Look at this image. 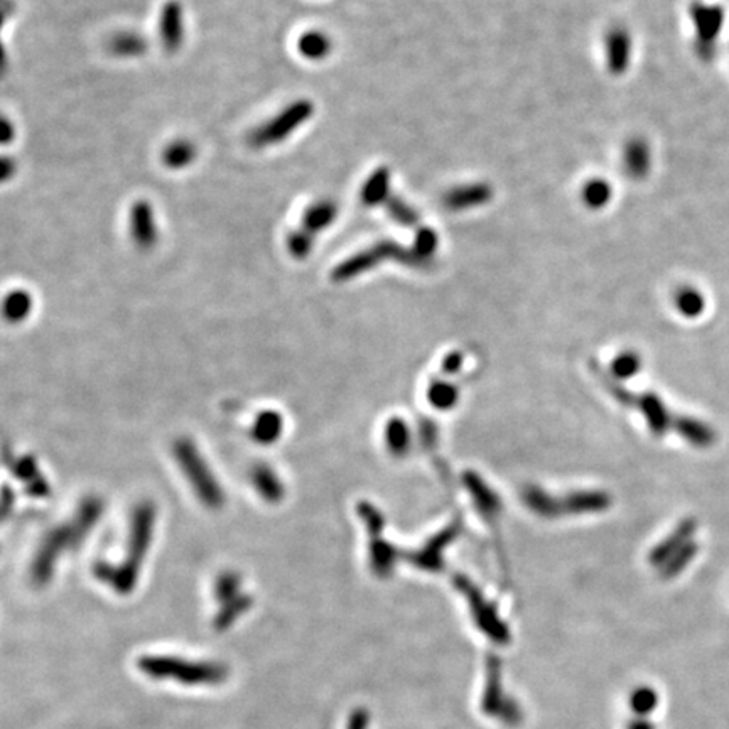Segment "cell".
Wrapping results in <instances>:
<instances>
[{"label":"cell","instance_id":"30bf717a","mask_svg":"<svg viewBox=\"0 0 729 729\" xmlns=\"http://www.w3.org/2000/svg\"><path fill=\"white\" fill-rule=\"evenodd\" d=\"M360 515L364 517L368 525V535H370V561L372 569L376 576H388L394 571V565L397 561L396 549L384 539V520L382 515L376 512L370 503H362L358 507Z\"/></svg>","mask_w":729,"mask_h":729},{"label":"cell","instance_id":"b9f144b4","mask_svg":"<svg viewBox=\"0 0 729 729\" xmlns=\"http://www.w3.org/2000/svg\"><path fill=\"white\" fill-rule=\"evenodd\" d=\"M7 17H9V16H7L5 12L0 11V29L4 27V24H5V21H7Z\"/></svg>","mask_w":729,"mask_h":729},{"label":"cell","instance_id":"83f0119b","mask_svg":"<svg viewBox=\"0 0 729 729\" xmlns=\"http://www.w3.org/2000/svg\"><path fill=\"white\" fill-rule=\"evenodd\" d=\"M629 706L631 713L639 718H649L653 711L659 707V694L650 685H640L631 691L629 697Z\"/></svg>","mask_w":729,"mask_h":729},{"label":"cell","instance_id":"6da1fadb","mask_svg":"<svg viewBox=\"0 0 729 729\" xmlns=\"http://www.w3.org/2000/svg\"><path fill=\"white\" fill-rule=\"evenodd\" d=\"M139 672L155 682L183 687H220L230 679V667L220 660L188 659L171 653H145L137 659Z\"/></svg>","mask_w":729,"mask_h":729},{"label":"cell","instance_id":"9a60e30c","mask_svg":"<svg viewBox=\"0 0 729 729\" xmlns=\"http://www.w3.org/2000/svg\"><path fill=\"white\" fill-rule=\"evenodd\" d=\"M605 49H607V65L609 73L615 77L625 75L630 67V33L621 26L611 27L605 36Z\"/></svg>","mask_w":729,"mask_h":729},{"label":"cell","instance_id":"ac0fdd59","mask_svg":"<svg viewBox=\"0 0 729 729\" xmlns=\"http://www.w3.org/2000/svg\"><path fill=\"white\" fill-rule=\"evenodd\" d=\"M198 157V147L189 139H176L164 147L163 164L171 171H183L191 166Z\"/></svg>","mask_w":729,"mask_h":729},{"label":"cell","instance_id":"f35d334b","mask_svg":"<svg viewBox=\"0 0 729 729\" xmlns=\"http://www.w3.org/2000/svg\"><path fill=\"white\" fill-rule=\"evenodd\" d=\"M615 370L618 375H629L633 370H637V362H633L631 356H621L615 364Z\"/></svg>","mask_w":729,"mask_h":729},{"label":"cell","instance_id":"d6a6232c","mask_svg":"<svg viewBox=\"0 0 729 729\" xmlns=\"http://www.w3.org/2000/svg\"><path fill=\"white\" fill-rule=\"evenodd\" d=\"M428 397L434 407L442 410L451 409L454 402L458 400V390L446 382H436L429 387Z\"/></svg>","mask_w":729,"mask_h":729},{"label":"cell","instance_id":"f1b7e54d","mask_svg":"<svg viewBox=\"0 0 729 729\" xmlns=\"http://www.w3.org/2000/svg\"><path fill=\"white\" fill-rule=\"evenodd\" d=\"M384 205H386L388 217L392 220L397 221L398 225H402V227H416L419 223L417 211L414 210L404 199L398 198L396 195L388 196Z\"/></svg>","mask_w":729,"mask_h":729},{"label":"cell","instance_id":"3957f363","mask_svg":"<svg viewBox=\"0 0 729 729\" xmlns=\"http://www.w3.org/2000/svg\"><path fill=\"white\" fill-rule=\"evenodd\" d=\"M100 513H101V503L97 500H89L83 507V513L75 520L71 525H63L61 529L53 532L46 539L43 549L37 554L33 564V579L37 586H45L49 583L53 571H55L56 561L65 549H69L77 544L78 539H83L90 529L97 523Z\"/></svg>","mask_w":729,"mask_h":729},{"label":"cell","instance_id":"7a4b0ae2","mask_svg":"<svg viewBox=\"0 0 729 729\" xmlns=\"http://www.w3.org/2000/svg\"><path fill=\"white\" fill-rule=\"evenodd\" d=\"M155 509L153 503H143L133 512L132 527L127 547V559L119 565L100 563L95 565V576L101 583L111 586L121 597H129L137 587L141 565L151 547L154 532Z\"/></svg>","mask_w":729,"mask_h":729},{"label":"cell","instance_id":"e0dca14e","mask_svg":"<svg viewBox=\"0 0 729 729\" xmlns=\"http://www.w3.org/2000/svg\"><path fill=\"white\" fill-rule=\"evenodd\" d=\"M623 166L633 181H643L652 171V149L641 137H633L623 151Z\"/></svg>","mask_w":729,"mask_h":729},{"label":"cell","instance_id":"cb8c5ba5","mask_svg":"<svg viewBox=\"0 0 729 729\" xmlns=\"http://www.w3.org/2000/svg\"><path fill=\"white\" fill-rule=\"evenodd\" d=\"M299 53L311 61H320L332 53L333 43L328 34L310 31L299 39Z\"/></svg>","mask_w":729,"mask_h":729},{"label":"cell","instance_id":"ffe728a7","mask_svg":"<svg viewBox=\"0 0 729 729\" xmlns=\"http://www.w3.org/2000/svg\"><path fill=\"white\" fill-rule=\"evenodd\" d=\"M109 49L111 55L119 58H141L147 53L149 43L143 34L125 31L111 37Z\"/></svg>","mask_w":729,"mask_h":729},{"label":"cell","instance_id":"484cf974","mask_svg":"<svg viewBox=\"0 0 729 729\" xmlns=\"http://www.w3.org/2000/svg\"><path fill=\"white\" fill-rule=\"evenodd\" d=\"M250 608H252V597L245 595V593H243L242 597H238L237 599L230 601V603L223 605L220 608V613L215 617V623H213L215 630L227 631L228 629H232L235 621L242 618L243 615Z\"/></svg>","mask_w":729,"mask_h":729},{"label":"cell","instance_id":"8d00e7d4","mask_svg":"<svg viewBox=\"0 0 729 729\" xmlns=\"http://www.w3.org/2000/svg\"><path fill=\"white\" fill-rule=\"evenodd\" d=\"M16 141V125L5 115H0V145H9Z\"/></svg>","mask_w":729,"mask_h":729},{"label":"cell","instance_id":"8fae6325","mask_svg":"<svg viewBox=\"0 0 729 729\" xmlns=\"http://www.w3.org/2000/svg\"><path fill=\"white\" fill-rule=\"evenodd\" d=\"M481 707L490 718H498L509 724H515L520 719L519 706L510 703L503 692L502 672L498 671L497 660H491L488 667V681L481 699Z\"/></svg>","mask_w":729,"mask_h":729},{"label":"cell","instance_id":"e575fe53","mask_svg":"<svg viewBox=\"0 0 729 729\" xmlns=\"http://www.w3.org/2000/svg\"><path fill=\"white\" fill-rule=\"evenodd\" d=\"M677 306L684 314L694 316L704 308V299L697 292L696 289L685 288L677 294Z\"/></svg>","mask_w":729,"mask_h":729},{"label":"cell","instance_id":"5b68a950","mask_svg":"<svg viewBox=\"0 0 729 729\" xmlns=\"http://www.w3.org/2000/svg\"><path fill=\"white\" fill-rule=\"evenodd\" d=\"M174 456L199 502L208 509H221L225 505V491L205 458L199 454L196 444L191 439H179L174 444Z\"/></svg>","mask_w":729,"mask_h":729},{"label":"cell","instance_id":"277c9868","mask_svg":"<svg viewBox=\"0 0 729 729\" xmlns=\"http://www.w3.org/2000/svg\"><path fill=\"white\" fill-rule=\"evenodd\" d=\"M386 260H394V262L412 267V269H429L432 266V260L420 257L414 248L402 247L400 243L394 242V240H386V242L375 243L368 250H364L360 254L343 260L342 264L333 270L332 279L334 282L350 280L354 277L372 270L374 267L386 262Z\"/></svg>","mask_w":729,"mask_h":729},{"label":"cell","instance_id":"f546056e","mask_svg":"<svg viewBox=\"0 0 729 729\" xmlns=\"http://www.w3.org/2000/svg\"><path fill=\"white\" fill-rule=\"evenodd\" d=\"M240 587H242V581L238 576L235 573H225L215 583V599L220 603V607H223L233 599L242 597Z\"/></svg>","mask_w":729,"mask_h":729},{"label":"cell","instance_id":"ab89813d","mask_svg":"<svg viewBox=\"0 0 729 729\" xmlns=\"http://www.w3.org/2000/svg\"><path fill=\"white\" fill-rule=\"evenodd\" d=\"M627 729H655V724H653L652 721L649 718H639V716H635V718L631 719L630 723H629Z\"/></svg>","mask_w":729,"mask_h":729},{"label":"cell","instance_id":"8992f818","mask_svg":"<svg viewBox=\"0 0 729 729\" xmlns=\"http://www.w3.org/2000/svg\"><path fill=\"white\" fill-rule=\"evenodd\" d=\"M314 115V103L310 100H296L289 103L284 111H279L274 119L257 127L248 135V144L254 149H266L269 145H276L286 141L291 133L298 131L304 122Z\"/></svg>","mask_w":729,"mask_h":729},{"label":"cell","instance_id":"52a82bcc","mask_svg":"<svg viewBox=\"0 0 729 729\" xmlns=\"http://www.w3.org/2000/svg\"><path fill=\"white\" fill-rule=\"evenodd\" d=\"M522 498L532 512L549 519L607 507V497L599 493H573L569 497H553L534 486L527 488Z\"/></svg>","mask_w":729,"mask_h":729},{"label":"cell","instance_id":"603a6c76","mask_svg":"<svg viewBox=\"0 0 729 729\" xmlns=\"http://www.w3.org/2000/svg\"><path fill=\"white\" fill-rule=\"evenodd\" d=\"M31 311H33V296L23 289L12 291L2 302V314L11 322L26 320L31 314Z\"/></svg>","mask_w":729,"mask_h":729},{"label":"cell","instance_id":"7c38bea8","mask_svg":"<svg viewBox=\"0 0 729 729\" xmlns=\"http://www.w3.org/2000/svg\"><path fill=\"white\" fill-rule=\"evenodd\" d=\"M129 232L132 242L141 250H151L157 245L159 230L154 206L147 199H137L129 211Z\"/></svg>","mask_w":729,"mask_h":729},{"label":"cell","instance_id":"2e32d148","mask_svg":"<svg viewBox=\"0 0 729 729\" xmlns=\"http://www.w3.org/2000/svg\"><path fill=\"white\" fill-rule=\"evenodd\" d=\"M491 198H493V189L490 185L475 183V185L458 186V188L448 191L442 198V205L448 210L463 211L486 205Z\"/></svg>","mask_w":729,"mask_h":729},{"label":"cell","instance_id":"60d3db41","mask_svg":"<svg viewBox=\"0 0 729 729\" xmlns=\"http://www.w3.org/2000/svg\"><path fill=\"white\" fill-rule=\"evenodd\" d=\"M5 63H7V53H5V48L0 41V68L5 67Z\"/></svg>","mask_w":729,"mask_h":729},{"label":"cell","instance_id":"d6986e66","mask_svg":"<svg viewBox=\"0 0 729 729\" xmlns=\"http://www.w3.org/2000/svg\"><path fill=\"white\" fill-rule=\"evenodd\" d=\"M336 215H338V206L334 205V201L332 199L316 201L314 205L308 206V210L304 211L302 228L316 235L321 230L328 228L333 221L336 220Z\"/></svg>","mask_w":729,"mask_h":729},{"label":"cell","instance_id":"d4e9b609","mask_svg":"<svg viewBox=\"0 0 729 729\" xmlns=\"http://www.w3.org/2000/svg\"><path fill=\"white\" fill-rule=\"evenodd\" d=\"M282 428H284L282 417L277 412L267 410L255 420L252 436H254L255 441L260 442V444H270L280 438Z\"/></svg>","mask_w":729,"mask_h":729},{"label":"cell","instance_id":"4fadbf2b","mask_svg":"<svg viewBox=\"0 0 729 729\" xmlns=\"http://www.w3.org/2000/svg\"><path fill=\"white\" fill-rule=\"evenodd\" d=\"M461 519H456L446 527L442 529L431 542H428L420 551L417 553L410 554L407 555L410 563L414 564L417 569H424V571H431V573H439L442 569V555L441 553L451 544V542L460 535L461 532Z\"/></svg>","mask_w":729,"mask_h":729},{"label":"cell","instance_id":"44dd1931","mask_svg":"<svg viewBox=\"0 0 729 729\" xmlns=\"http://www.w3.org/2000/svg\"><path fill=\"white\" fill-rule=\"evenodd\" d=\"M388 186H390V171L387 167H378L372 176L366 179L362 188V203L364 206H376L386 203L388 198Z\"/></svg>","mask_w":729,"mask_h":729},{"label":"cell","instance_id":"7402d4cb","mask_svg":"<svg viewBox=\"0 0 729 729\" xmlns=\"http://www.w3.org/2000/svg\"><path fill=\"white\" fill-rule=\"evenodd\" d=\"M252 481H254L255 490L262 495L266 502L277 503L284 495V488L280 485L279 478L266 464L255 466L254 471H252Z\"/></svg>","mask_w":729,"mask_h":729},{"label":"cell","instance_id":"9c48e42d","mask_svg":"<svg viewBox=\"0 0 729 729\" xmlns=\"http://www.w3.org/2000/svg\"><path fill=\"white\" fill-rule=\"evenodd\" d=\"M454 586L468 599V607L478 630L483 631L485 637L495 643H507L510 640L509 627L500 618L497 607L491 605L483 597V593L464 576H454Z\"/></svg>","mask_w":729,"mask_h":729},{"label":"cell","instance_id":"5bb4252c","mask_svg":"<svg viewBox=\"0 0 729 729\" xmlns=\"http://www.w3.org/2000/svg\"><path fill=\"white\" fill-rule=\"evenodd\" d=\"M159 39L167 53H176L185 43V11L177 0H169L161 9Z\"/></svg>","mask_w":729,"mask_h":729},{"label":"cell","instance_id":"4dcf8cb0","mask_svg":"<svg viewBox=\"0 0 729 729\" xmlns=\"http://www.w3.org/2000/svg\"><path fill=\"white\" fill-rule=\"evenodd\" d=\"M314 238H316V235L308 232V230L302 228V227H301L299 230H294V232L289 235L288 238L289 254L292 255L294 259H298V260L306 259V257L312 252Z\"/></svg>","mask_w":729,"mask_h":729},{"label":"cell","instance_id":"74e56055","mask_svg":"<svg viewBox=\"0 0 729 729\" xmlns=\"http://www.w3.org/2000/svg\"><path fill=\"white\" fill-rule=\"evenodd\" d=\"M370 728V714L366 709H356L350 718L346 729H368Z\"/></svg>","mask_w":729,"mask_h":729},{"label":"cell","instance_id":"836d02e7","mask_svg":"<svg viewBox=\"0 0 729 729\" xmlns=\"http://www.w3.org/2000/svg\"><path fill=\"white\" fill-rule=\"evenodd\" d=\"M438 243H439L438 233L434 232L432 228L422 227V228H419V230L416 232V237H414V247H412V248H414L420 257L432 260V255L438 250Z\"/></svg>","mask_w":729,"mask_h":729},{"label":"cell","instance_id":"4316f807","mask_svg":"<svg viewBox=\"0 0 729 729\" xmlns=\"http://www.w3.org/2000/svg\"><path fill=\"white\" fill-rule=\"evenodd\" d=\"M613 198V186L608 183L607 179H591L587 181L583 188V201L589 210H601L608 206V203Z\"/></svg>","mask_w":729,"mask_h":729},{"label":"cell","instance_id":"d590c367","mask_svg":"<svg viewBox=\"0 0 729 729\" xmlns=\"http://www.w3.org/2000/svg\"><path fill=\"white\" fill-rule=\"evenodd\" d=\"M17 161L7 154H0V185L9 183L17 174Z\"/></svg>","mask_w":729,"mask_h":729},{"label":"cell","instance_id":"ba28073f","mask_svg":"<svg viewBox=\"0 0 729 729\" xmlns=\"http://www.w3.org/2000/svg\"><path fill=\"white\" fill-rule=\"evenodd\" d=\"M689 17L694 26V49L699 59L713 61L718 51V39L726 12L721 4H709L704 0H694L689 7Z\"/></svg>","mask_w":729,"mask_h":729},{"label":"cell","instance_id":"1f68e13d","mask_svg":"<svg viewBox=\"0 0 729 729\" xmlns=\"http://www.w3.org/2000/svg\"><path fill=\"white\" fill-rule=\"evenodd\" d=\"M387 438L388 448L394 453L402 454L407 451L409 448V429L404 424V420L392 419L387 424Z\"/></svg>","mask_w":729,"mask_h":729}]
</instances>
